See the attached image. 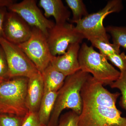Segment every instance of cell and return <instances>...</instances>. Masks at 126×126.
<instances>
[{"instance_id":"2","label":"cell","mask_w":126,"mask_h":126,"mask_svg":"<svg viewBox=\"0 0 126 126\" xmlns=\"http://www.w3.org/2000/svg\"><path fill=\"white\" fill-rule=\"evenodd\" d=\"M90 74L80 70L66 77L57 97L48 126H57L60 116L65 109H70L79 115L82 108L81 91Z\"/></svg>"},{"instance_id":"9","label":"cell","mask_w":126,"mask_h":126,"mask_svg":"<svg viewBox=\"0 0 126 126\" xmlns=\"http://www.w3.org/2000/svg\"><path fill=\"white\" fill-rule=\"evenodd\" d=\"M7 8L10 11L17 14L32 28L39 30L47 38L49 30L55 25L43 15L35 0H23L19 3L14 2Z\"/></svg>"},{"instance_id":"16","label":"cell","mask_w":126,"mask_h":126,"mask_svg":"<svg viewBox=\"0 0 126 126\" xmlns=\"http://www.w3.org/2000/svg\"><path fill=\"white\" fill-rule=\"evenodd\" d=\"M93 46L98 49L100 53L107 57L110 55L121 53L120 47L113 44H111L109 40L101 38H91L88 39Z\"/></svg>"},{"instance_id":"8","label":"cell","mask_w":126,"mask_h":126,"mask_svg":"<svg viewBox=\"0 0 126 126\" xmlns=\"http://www.w3.org/2000/svg\"><path fill=\"white\" fill-rule=\"evenodd\" d=\"M47 41L53 56L64 54L72 44H80L84 36L75 29L73 24L67 22L56 24L49 30Z\"/></svg>"},{"instance_id":"17","label":"cell","mask_w":126,"mask_h":126,"mask_svg":"<svg viewBox=\"0 0 126 126\" xmlns=\"http://www.w3.org/2000/svg\"><path fill=\"white\" fill-rule=\"evenodd\" d=\"M65 2L72 11V23H74L80 20L89 15L86 6L82 0H65Z\"/></svg>"},{"instance_id":"19","label":"cell","mask_w":126,"mask_h":126,"mask_svg":"<svg viewBox=\"0 0 126 126\" xmlns=\"http://www.w3.org/2000/svg\"><path fill=\"white\" fill-rule=\"evenodd\" d=\"M110 86L112 88H117L121 91L122 96L119 105L122 108L126 110V70L120 72L119 78Z\"/></svg>"},{"instance_id":"5","label":"cell","mask_w":126,"mask_h":126,"mask_svg":"<svg viewBox=\"0 0 126 126\" xmlns=\"http://www.w3.org/2000/svg\"><path fill=\"white\" fill-rule=\"evenodd\" d=\"M122 1H109L106 6L99 11L89 14L80 20L75 22V29L82 34L84 38H101L109 40L106 28L103 25L104 20L108 15L119 12L123 9Z\"/></svg>"},{"instance_id":"20","label":"cell","mask_w":126,"mask_h":126,"mask_svg":"<svg viewBox=\"0 0 126 126\" xmlns=\"http://www.w3.org/2000/svg\"><path fill=\"white\" fill-rule=\"evenodd\" d=\"M24 118L14 114L0 113V126H21Z\"/></svg>"},{"instance_id":"12","label":"cell","mask_w":126,"mask_h":126,"mask_svg":"<svg viewBox=\"0 0 126 126\" xmlns=\"http://www.w3.org/2000/svg\"><path fill=\"white\" fill-rule=\"evenodd\" d=\"M44 93V86L41 73L29 78L25 104L28 111L38 112Z\"/></svg>"},{"instance_id":"1","label":"cell","mask_w":126,"mask_h":126,"mask_svg":"<svg viewBox=\"0 0 126 126\" xmlns=\"http://www.w3.org/2000/svg\"><path fill=\"white\" fill-rule=\"evenodd\" d=\"M121 94L110 92L89 75L81 90L79 126H126V117L116 107Z\"/></svg>"},{"instance_id":"3","label":"cell","mask_w":126,"mask_h":126,"mask_svg":"<svg viewBox=\"0 0 126 126\" xmlns=\"http://www.w3.org/2000/svg\"><path fill=\"white\" fill-rule=\"evenodd\" d=\"M78 59L80 70L92 75L103 86L110 85L120 76V72L109 63L106 56L86 43L80 47Z\"/></svg>"},{"instance_id":"13","label":"cell","mask_w":126,"mask_h":126,"mask_svg":"<svg viewBox=\"0 0 126 126\" xmlns=\"http://www.w3.org/2000/svg\"><path fill=\"white\" fill-rule=\"evenodd\" d=\"M39 4L44 10L45 16H53L56 24L66 23L70 19V12L61 0H40Z\"/></svg>"},{"instance_id":"15","label":"cell","mask_w":126,"mask_h":126,"mask_svg":"<svg viewBox=\"0 0 126 126\" xmlns=\"http://www.w3.org/2000/svg\"><path fill=\"white\" fill-rule=\"evenodd\" d=\"M58 92H49L44 94L38 112L41 122L48 125L57 97Z\"/></svg>"},{"instance_id":"24","label":"cell","mask_w":126,"mask_h":126,"mask_svg":"<svg viewBox=\"0 0 126 126\" xmlns=\"http://www.w3.org/2000/svg\"><path fill=\"white\" fill-rule=\"evenodd\" d=\"M21 126H48V125L41 122L38 112L28 111L24 117Z\"/></svg>"},{"instance_id":"26","label":"cell","mask_w":126,"mask_h":126,"mask_svg":"<svg viewBox=\"0 0 126 126\" xmlns=\"http://www.w3.org/2000/svg\"><path fill=\"white\" fill-rule=\"evenodd\" d=\"M14 2L15 1L13 0H0V8L3 7L7 8Z\"/></svg>"},{"instance_id":"23","label":"cell","mask_w":126,"mask_h":126,"mask_svg":"<svg viewBox=\"0 0 126 126\" xmlns=\"http://www.w3.org/2000/svg\"><path fill=\"white\" fill-rule=\"evenodd\" d=\"M10 79L9 68L4 52L1 46L0 48V84Z\"/></svg>"},{"instance_id":"10","label":"cell","mask_w":126,"mask_h":126,"mask_svg":"<svg viewBox=\"0 0 126 126\" xmlns=\"http://www.w3.org/2000/svg\"><path fill=\"white\" fill-rule=\"evenodd\" d=\"M32 31L31 27L17 14L11 11L7 12L3 25L2 37L18 45L28 40Z\"/></svg>"},{"instance_id":"14","label":"cell","mask_w":126,"mask_h":126,"mask_svg":"<svg viewBox=\"0 0 126 126\" xmlns=\"http://www.w3.org/2000/svg\"><path fill=\"white\" fill-rule=\"evenodd\" d=\"M44 93L58 92L63 86L66 77L56 70L50 63L42 73Z\"/></svg>"},{"instance_id":"6","label":"cell","mask_w":126,"mask_h":126,"mask_svg":"<svg viewBox=\"0 0 126 126\" xmlns=\"http://www.w3.org/2000/svg\"><path fill=\"white\" fill-rule=\"evenodd\" d=\"M0 45L4 52L10 78L24 77L29 78L39 71L33 63L17 45L0 38Z\"/></svg>"},{"instance_id":"18","label":"cell","mask_w":126,"mask_h":126,"mask_svg":"<svg viewBox=\"0 0 126 126\" xmlns=\"http://www.w3.org/2000/svg\"><path fill=\"white\" fill-rule=\"evenodd\" d=\"M106 29L112 37L113 44L126 49V27L110 26Z\"/></svg>"},{"instance_id":"21","label":"cell","mask_w":126,"mask_h":126,"mask_svg":"<svg viewBox=\"0 0 126 126\" xmlns=\"http://www.w3.org/2000/svg\"><path fill=\"white\" fill-rule=\"evenodd\" d=\"M79 115L71 111L61 116L57 126H79Z\"/></svg>"},{"instance_id":"11","label":"cell","mask_w":126,"mask_h":126,"mask_svg":"<svg viewBox=\"0 0 126 126\" xmlns=\"http://www.w3.org/2000/svg\"><path fill=\"white\" fill-rule=\"evenodd\" d=\"M79 44V43L72 44L69 46L64 54L52 56L50 64L66 77L80 70L78 59Z\"/></svg>"},{"instance_id":"4","label":"cell","mask_w":126,"mask_h":126,"mask_svg":"<svg viewBox=\"0 0 126 126\" xmlns=\"http://www.w3.org/2000/svg\"><path fill=\"white\" fill-rule=\"evenodd\" d=\"M28 80L16 77L0 84V113L25 116L28 112L25 104Z\"/></svg>"},{"instance_id":"7","label":"cell","mask_w":126,"mask_h":126,"mask_svg":"<svg viewBox=\"0 0 126 126\" xmlns=\"http://www.w3.org/2000/svg\"><path fill=\"white\" fill-rule=\"evenodd\" d=\"M42 73L50 63L52 57L47 37L39 30L33 27L31 36L24 43L17 45Z\"/></svg>"},{"instance_id":"25","label":"cell","mask_w":126,"mask_h":126,"mask_svg":"<svg viewBox=\"0 0 126 126\" xmlns=\"http://www.w3.org/2000/svg\"><path fill=\"white\" fill-rule=\"evenodd\" d=\"M7 7L0 8V38L3 37V29L5 18L7 12Z\"/></svg>"},{"instance_id":"27","label":"cell","mask_w":126,"mask_h":126,"mask_svg":"<svg viewBox=\"0 0 126 126\" xmlns=\"http://www.w3.org/2000/svg\"><path fill=\"white\" fill-rule=\"evenodd\" d=\"M0 47H1V46H0Z\"/></svg>"},{"instance_id":"22","label":"cell","mask_w":126,"mask_h":126,"mask_svg":"<svg viewBox=\"0 0 126 126\" xmlns=\"http://www.w3.org/2000/svg\"><path fill=\"white\" fill-rule=\"evenodd\" d=\"M106 58L119 68L120 72L126 70V55L124 52L110 55Z\"/></svg>"}]
</instances>
